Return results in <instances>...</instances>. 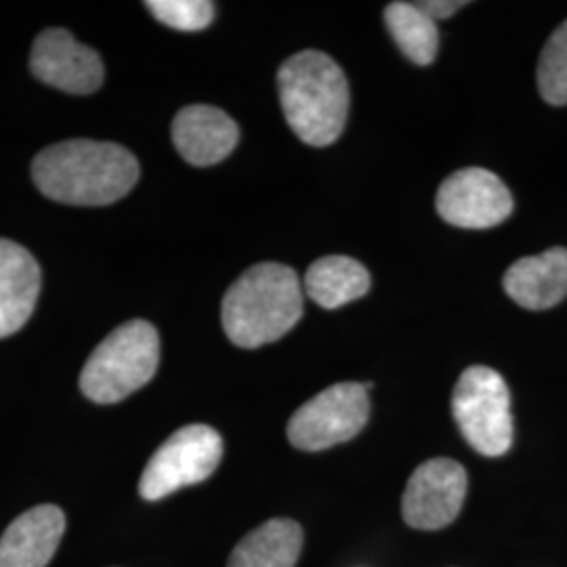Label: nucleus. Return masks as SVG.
Instances as JSON below:
<instances>
[{"label":"nucleus","instance_id":"f3484780","mask_svg":"<svg viewBox=\"0 0 567 567\" xmlns=\"http://www.w3.org/2000/svg\"><path fill=\"white\" fill-rule=\"evenodd\" d=\"M385 21L408 60L416 65H429L435 60L440 49L437 23L416 2H391L385 9Z\"/></svg>","mask_w":567,"mask_h":567},{"label":"nucleus","instance_id":"2eb2a0df","mask_svg":"<svg viewBox=\"0 0 567 567\" xmlns=\"http://www.w3.org/2000/svg\"><path fill=\"white\" fill-rule=\"evenodd\" d=\"M303 548V529L292 519H271L252 529L231 550L227 567H295Z\"/></svg>","mask_w":567,"mask_h":567},{"label":"nucleus","instance_id":"9d476101","mask_svg":"<svg viewBox=\"0 0 567 567\" xmlns=\"http://www.w3.org/2000/svg\"><path fill=\"white\" fill-rule=\"evenodd\" d=\"M30 70L39 81L72 95L95 93L103 84L102 58L63 28H49L39 34Z\"/></svg>","mask_w":567,"mask_h":567},{"label":"nucleus","instance_id":"a211bd4d","mask_svg":"<svg viewBox=\"0 0 567 567\" xmlns=\"http://www.w3.org/2000/svg\"><path fill=\"white\" fill-rule=\"evenodd\" d=\"M538 91L550 105L567 103V21L550 34L540 53Z\"/></svg>","mask_w":567,"mask_h":567},{"label":"nucleus","instance_id":"39448f33","mask_svg":"<svg viewBox=\"0 0 567 567\" xmlns=\"http://www.w3.org/2000/svg\"><path fill=\"white\" fill-rule=\"evenodd\" d=\"M452 412L468 446L484 456L507 454L513 444L511 393L496 370L466 368L454 386Z\"/></svg>","mask_w":567,"mask_h":567},{"label":"nucleus","instance_id":"f8f14e48","mask_svg":"<svg viewBox=\"0 0 567 567\" xmlns=\"http://www.w3.org/2000/svg\"><path fill=\"white\" fill-rule=\"evenodd\" d=\"M65 515L41 505L20 515L0 538V567H47L60 547Z\"/></svg>","mask_w":567,"mask_h":567},{"label":"nucleus","instance_id":"1a4fd4ad","mask_svg":"<svg viewBox=\"0 0 567 567\" xmlns=\"http://www.w3.org/2000/svg\"><path fill=\"white\" fill-rule=\"evenodd\" d=\"M468 477L463 465L450 458H433L419 466L402 498L405 524L416 529L450 526L465 503Z\"/></svg>","mask_w":567,"mask_h":567},{"label":"nucleus","instance_id":"6ab92c4d","mask_svg":"<svg viewBox=\"0 0 567 567\" xmlns=\"http://www.w3.org/2000/svg\"><path fill=\"white\" fill-rule=\"evenodd\" d=\"M145 7L161 23L182 32H200L215 20V4L208 0H150Z\"/></svg>","mask_w":567,"mask_h":567},{"label":"nucleus","instance_id":"0eeeda50","mask_svg":"<svg viewBox=\"0 0 567 567\" xmlns=\"http://www.w3.org/2000/svg\"><path fill=\"white\" fill-rule=\"evenodd\" d=\"M368 389V383H339L305 402L286 429L290 444L320 452L353 440L370 416Z\"/></svg>","mask_w":567,"mask_h":567},{"label":"nucleus","instance_id":"6e6552de","mask_svg":"<svg viewBox=\"0 0 567 567\" xmlns=\"http://www.w3.org/2000/svg\"><path fill=\"white\" fill-rule=\"evenodd\" d=\"M435 206L446 224L487 229L507 221L513 213V196L494 173L471 166L456 171L440 185Z\"/></svg>","mask_w":567,"mask_h":567},{"label":"nucleus","instance_id":"9b49d317","mask_svg":"<svg viewBox=\"0 0 567 567\" xmlns=\"http://www.w3.org/2000/svg\"><path fill=\"white\" fill-rule=\"evenodd\" d=\"M240 131L224 110L187 105L173 121V142L185 163L213 166L225 161L238 145Z\"/></svg>","mask_w":567,"mask_h":567},{"label":"nucleus","instance_id":"ddd939ff","mask_svg":"<svg viewBox=\"0 0 567 567\" xmlns=\"http://www.w3.org/2000/svg\"><path fill=\"white\" fill-rule=\"evenodd\" d=\"M41 267L18 243L0 238V339L30 320L41 292Z\"/></svg>","mask_w":567,"mask_h":567},{"label":"nucleus","instance_id":"7ed1b4c3","mask_svg":"<svg viewBox=\"0 0 567 567\" xmlns=\"http://www.w3.org/2000/svg\"><path fill=\"white\" fill-rule=\"evenodd\" d=\"M284 118L313 147L337 142L349 114V84L339 63L320 51H303L278 70Z\"/></svg>","mask_w":567,"mask_h":567},{"label":"nucleus","instance_id":"423d86ee","mask_svg":"<svg viewBox=\"0 0 567 567\" xmlns=\"http://www.w3.org/2000/svg\"><path fill=\"white\" fill-rule=\"evenodd\" d=\"M224 456L221 435L206 425H187L175 431L145 465L140 494L161 501L177 489L208 480Z\"/></svg>","mask_w":567,"mask_h":567},{"label":"nucleus","instance_id":"f03ea898","mask_svg":"<svg viewBox=\"0 0 567 567\" xmlns=\"http://www.w3.org/2000/svg\"><path fill=\"white\" fill-rule=\"evenodd\" d=\"M303 316V286L295 269L259 264L225 292L221 320L229 341L257 349L282 339Z\"/></svg>","mask_w":567,"mask_h":567},{"label":"nucleus","instance_id":"dca6fc26","mask_svg":"<svg viewBox=\"0 0 567 567\" xmlns=\"http://www.w3.org/2000/svg\"><path fill=\"white\" fill-rule=\"evenodd\" d=\"M370 290V274L351 257L332 255L313 261L305 274V295L324 309H339Z\"/></svg>","mask_w":567,"mask_h":567},{"label":"nucleus","instance_id":"20e7f679","mask_svg":"<svg viewBox=\"0 0 567 567\" xmlns=\"http://www.w3.org/2000/svg\"><path fill=\"white\" fill-rule=\"evenodd\" d=\"M161 362V337L143 320L118 326L97 344L81 372L82 393L97 404H116L147 385Z\"/></svg>","mask_w":567,"mask_h":567},{"label":"nucleus","instance_id":"4468645a","mask_svg":"<svg viewBox=\"0 0 567 567\" xmlns=\"http://www.w3.org/2000/svg\"><path fill=\"white\" fill-rule=\"evenodd\" d=\"M508 297L532 311H545L567 297V248H548L511 265L503 278Z\"/></svg>","mask_w":567,"mask_h":567},{"label":"nucleus","instance_id":"f257e3e1","mask_svg":"<svg viewBox=\"0 0 567 567\" xmlns=\"http://www.w3.org/2000/svg\"><path fill=\"white\" fill-rule=\"evenodd\" d=\"M32 179L55 203L107 206L140 182V164L118 143L72 140L42 150L32 163Z\"/></svg>","mask_w":567,"mask_h":567},{"label":"nucleus","instance_id":"aec40b11","mask_svg":"<svg viewBox=\"0 0 567 567\" xmlns=\"http://www.w3.org/2000/svg\"><path fill=\"white\" fill-rule=\"evenodd\" d=\"M416 4L425 11L431 20L437 23L440 20L452 18L458 9L465 7L466 2L463 0H425V2H416Z\"/></svg>","mask_w":567,"mask_h":567}]
</instances>
